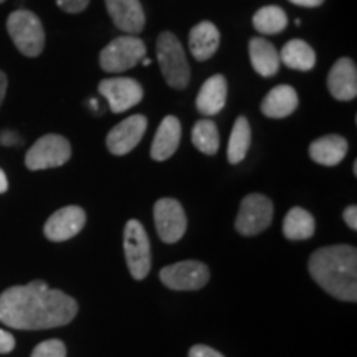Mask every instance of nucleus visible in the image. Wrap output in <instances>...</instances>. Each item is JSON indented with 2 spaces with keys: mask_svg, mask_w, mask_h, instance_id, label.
Returning a JSON list of instances; mask_svg holds the SVG:
<instances>
[{
  "mask_svg": "<svg viewBox=\"0 0 357 357\" xmlns=\"http://www.w3.org/2000/svg\"><path fill=\"white\" fill-rule=\"evenodd\" d=\"M307 270L324 291L342 301L357 300V250L351 245L318 248Z\"/></svg>",
  "mask_w": 357,
  "mask_h": 357,
  "instance_id": "f03ea898",
  "label": "nucleus"
},
{
  "mask_svg": "<svg viewBox=\"0 0 357 357\" xmlns=\"http://www.w3.org/2000/svg\"><path fill=\"white\" fill-rule=\"evenodd\" d=\"M250 142H252V129H250V123L245 116H240L235 121L234 128H231L229 149H227V155H229L230 164L242 162L245 155L248 153Z\"/></svg>",
  "mask_w": 357,
  "mask_h": 357,
  "instance_id": "b1692460",
  "label": "nucleus"
},
{
  "mask_svg": "<svg viewBox=\"0 0 357 357\" xmlns=\"http://www.w3.org/2000/svg\"><path fill=\"white\" fill-rule=\"evenodd\" d=\"M78 305L60 289H52L42 280L25 287H12L0 294V323L8 328L37 331L60 328L73 321Z\"/></svg>",
  "mask_w": 357,
  "mask_h": 357,
  "instance_id": "f257e3e1",
  "label": "nucleus"
},
{
  "mask_svg": "<svg viewBox=\"0 0 357 357\" xmlns=\"http://www.w3.org/2000/svg\"><path fill=\"white\" fill-rule=\"evenodd\" d=\"M347 154V141L337 134L319 137L310 146V155L321 166H337Z\"/></svg>",
  "mask_w": 357,
  "mask_h": 357,
  "instance_id": "412c9836",
  "label": "nucleus"
},
{
  "mask_svg": "<svg viewBox=\"0 0 357 357\" xmlns=\"http://www.w3.org/2000/svg\"><path fill=\"white\" fill-rule=\"evenodd\" d=\"M7 32L22 55L38 56L45 47V30L33 12L15 10L7 19Z\"/></svg>",
  "mask_w": 357,
  "mask_h": 357,
  "instance_id": "20e7f679",
  "label": "nucleus"
},
{
  "mask_svg": "<svg viewBox=\"0 0 357 357\" xmlns=\"http://www.w3.org/2000/svg\"><path fill=\"white\" fill-rule=\"evenodd\" d=\"M124 257L134 280H144L151 271V243L139 220H129L124 227Z\"/></svg>",
  "mask_w": 357,
  "mask_h": 357,
  "instance_id": "423d86ee",
  "label": "nucleus"
},
{
  "mask_svg": "<svg viewBox=\"0 0 357 357\" xmlns=\"http://www.w3.org/2000/svg\"><path fill=\"white\" fill-rule=\"evenodd\" d=\"M289 2L300 7H319L324 0H289Z\"/></svg>",
  "mask_w": 357,
  "mask_h": 357,
  "instance_id": "473e14b6",
  "label": "nucleus"
},
{
  "mask_svg": "<svg viewBox=\"0 0 357 357\" xmlns=\"http://www.w3.org/2000/svg\"><path fill=\"white\" fill-rule=\"evenodd\" d=\"M2 2H6V0H0V3H2Z\"/></svg>",
  "mask_w": 357,
  "mask_h": 357,
  "instance_id": "4c0bfd02",
  "label": "nucleus"
},
{
  "mask_svg": "<svg viewBox=\"0 0 357 357\" xmlns=\"http://www.w3.org/2000/svg\"><path fill=\"white\" fill-rule=\"evenodd\" d=\"M182 128L176 116H166L155 132L153 146H151V158L154 160H167L172 158L181 142Z\"/></svg>",
  "mask_w": 357,
  "mask_h": 357,
  "instance_id": "dca6fc26",
  "label": "nucleus"
},
{
  "mask_svg": "<svg viewBox=\"0 0 357 357\" xmlns=\"http://www.w3.org/2000/svg\"><path fill=\"white\" fill-rule=\"evenodd\" d=\"M6 93H7V77L3 71H0V106H2Z\"/></svg>",
  "mask_w": 357,
  "mask_h": 357,
  "instance_id": "72a5a7b5",
  "label": "nucleus"
},
{
  "mask_svg": "<svg viewBox=\"0 0 357 357\" xmlns=\"http://www.w3.org/2000/svg\"><path fill=\"white\" fill-rule=\"evenodd\" d=\"M250 61L253 70L263 78H271L280 70V53L276 52L275 45L265 38H252L248 45Z\"/></svg>",
  "mask_w": 357,
  "mask_h": 357,
  "instance_id": "a211bd4d",
  "label": "nucleus"
},
{
  "mask_svg": "<svg viewBox=\"0 0 357 357\" xmlns=\"http://www.w3.org/2000/svg\"><path fill=\"white\" fill-rule=\"evenodd\" d=\"M86 223V213L78 205H68L60 208L45 223V235L52 242H65L73 238L83 230Z\"/></svg>",
  "mask_w": 357,
  "mask_h": 357,
  "instance_id": "ddd939ff",
  "label": "nucleus"
},
{
  "mask_svg": "<svg viewBox=\"0 0 357 357\" xmlns=\"http://www.w3.org/2000/svg\"><path fill=\"white\" fill-rule=\"evenodd\" d=\"M154 222L159 238L166 243H176L187 230V217L176 199H159L154 205Z\"/></svg>",
  "mask_w": 357,
  "mask_h": 357,
  "instance_id": "9d476101",
  "label": "nucleus"
},
{
  "mask_svg": "<svg viewBox=\"0 0 357 357\" xmlns=\"http://www.w3.org/2000/svg\"><path fill=\"white\" fill-rule=\"evenodd\" d=\"M220 45V32L212 22H200L189 33V48L197 61H205L215 55Z\"/></svg>",
  "mask_w": 357,
  "mask_h": 357,
  "instance_id": "6ab92c4d",
  "label": "nucleus"
},
{
  "mask_svg": "<svg viewBox=\"0 0 357 357\" xmlns=\"http://www.w3.org/2000/svg\"><path fill=\"white\" fill-rule=\"evenodd\" d=\"M146 56V45L134 35L114 38L100 53V65L106 73H123Z\"/></svg>",
  "mask_w": 357,
  "mask_h": 357,
  "instance_id": "39448f33",
  "label": "nucleus"
},
{
  "mask_svg": "<svg viewBox=\"0 0 357 357\" xmlns=\"http://www.w3.org/2000/svg\"><path fill=\"white\" fill-rule=\"evenodd\" d=\"M283 234L289 240H306L314 235V218L301 207H293L284 217Z\"/></svg>",
  "mask_w": 357,
  "mask_h": 357,
  "instance_id": "5701e85b",
  "label": "nucleus"
},
{
  "mask_svg": "<svg viewBox=\"0 0 357 357\" xmlns=\"http://www.w3.org/2000/svg\"><path fill=\"white\" fill-rule=\"evenodd\" d=\"M354 176H357V162H354Z\"/></svg>",
  "mask_w": 357,
  "mask_h": 357,
  "instance_id": "e433bc0d",
  "label": "nucleus"
},
{
  "mask_svg": "<svg viewBox=\"0 0 357 357\" xmlns=\"http://www.w3.org/2000/svg\"><path fill=\"white\" fill-rule=\"evenodd\" d=\"M158 61L169 86L184 89L189 84L190 68L182 43L171 32H162L158 38Z\"/></svg>",
  "mask_w": 357,
  "mask_h": 357,
  "instance_id": "7ed1b4c3",
  "label": "nucleus"
},
{
  "mask_svg": "<svg viewBox=\"0 0 357 357\" xmlns=\"http://www.w3.org/2000/svg\"><path fill=\"white\" fill-rule=\"evenodd\" d=\"M17 141H19V137H17L15 132L3 131L2 134H0V142H2L3 146H12V144H15Z\"/></svg>",
  "mask_w": 357,
  "mask_h": 357,
  "instance_id": "2f4dec72",
  "label": "nucleus"
},
{
  "mask_svg": "<svg viewBox=\"0 0 357 357\" xmlns=\"http://www.w3.org/2000/svg\"><path fill=\"white\" fill-rule=\"evenodd\" d=\"M288 25V17L278 6H268L253 15V26L263 35H275L283 32Z\"/></svg>",
  "mask_w": 357,
  "mask_h": 357,
  "instance_id": "393cba45",
  "label": "nucleus"
},
{
  "mask_svg": "<svg viewBox=\"0 0 357 357\" xmlns=\"http://www.w3.org/2000/svg\"><path fill=\"white\" fill-rule=\"evenodd\" d=\"M71 158V146L60 134H47L30 147L25 158V166L30 171L60 167Z\"/></svg>",
  "mask_w": 357,
  "mask_h": 357,
  "instance_id": "0eeeda50",
  "label": "nucleus"
},
{
  "mask_svg": "<svg viewBox=\"0 0 357 357\" xmlns=\"http://www.w3.org/2000/svg\"><path fill=\"white\" fill-rule=\"evenodd\" d=\"M189 357H223L220 352L205 344H197L189 351Z\"/></svg>",
  "mask_w": 357,
  "mask_h": 357,
  "instance_id": "c85d7f7f",
  "label": "nucleus"
},
{
  "mask_svg": "<svg viewBox=\"0 0 357 357\" xmlns=\"http://www.w3.org/2000/svg\"><path fill=\"white\" fill-rule=\"evenodd\" d=\"M147 129V118L142 114H134L124 119L108 132L106 146L114 155H124L139 144Z\"/></svg>",
  "mask_w": 357,
  "mask_h": 357,
  "instance_id": "f8f14e48",
  "label": "nucleus"
},
{
  "mask_svg": "<svg viewBox=\"0 0 357 357\" xmlns=\"http://www.w3.org/2000/svg\"><path fill=\"white\" fill-rule=\"evenodd\" d=\"M192 142L200 153L213 155L220 147V136H218L217 124L212 119H200L192 129Z\"/></svg>",
  "mask_w": 357,
  "mask_h": 357,
  "instance_id": "a878e982",
  "label": "nucleus"
},
{
  "mask_svg": "<svg viewBox=\"0 0 357 357\" xmlns=\"http://www.w3.org/2000/svg\"><path fill=\"white\" fill-rule=\"evenodd\" d=\"M298 108V93L293 86L288 84H280L271 89L261 101V113L266 118L281 119L293 114Z\"/></svg>",
  "mask_w": 357,
  "mask_h": 357,
  "instance_id": "aec40b11",
  "label": "nucleus"
},
{
  "mask_svg": "<svg viewBox=\"0 0 357 357\" xmlns=\"http://www.w3.org/2000/svg\"><path fill=\"white\" fill-rule=\"evenodd\" d=\"M98 91L108 100L113 113H124L132 106L139 105L142 100L141 84L132 78H108L98 84Z\"/></svg>",
  "mask_w": 357,
  "mask_h": 357,
  "instance_id": "9b49d317",
  "label": "nucleus"
},
{
  "mask_svg": "<svg viewBox=\"0 0 357 357\" xmlns=\"http://www.w3.org/2000/svg\"><path fill=\"white\" fill-rule=\"evenodd\" d=\"M328 88L339 101H351L357 95V68L351 58H341L328 75Z\"/></svg>",
  "mask_w": 357,
  "mask_h": 357,
  "instance_id": "2eb2a0df",
  "label": "nucleus"
},
{
  "mask_svg": "<svg viewBox=\"0 0 357 357\" xmlns=\"http://www.w3.org/2000/svg\"><path fill=\"white\" fill-rule=\"evenodd\" d=\"M8 189V182H7V176L6 172L0 169V194H3V192H7Z\"/></svg>",
  "mask_w": 357,
  "mask_h": 357,
  "instance_id": "f704fd0d",
  "label": "nucleus"
},
{
  "mask_svg": "<svg viewBox=\"0 0 357 357\" xmlns=\"http://www.w3.org/2000/svg\"><path fill=\"white\" fill-rule=\"evenodd\" d=\"M273 220V204L266 195L250 194L240 204L235 229L245 236L261 234Z\"/></svg>",
  "mask_w": 357,
  "mask_h": 357,
  "instance_id": "6e6552de",
  "label": "nucleus"
},
{
  "mask_svg": "<svg viewBox=\"0 0 357 357\" xmlns=\"http://www.w3.org/2000/svg\"><path fill=\"white\" fill-rule=\"evenodd\" d=\"M151 63V61L149 60H147V58H142V65H144V66H147V65H149Z\"/></svg>",
  "mask_w": 357,
  "mask_h": 357,
  "instance_id": "c9c22d12",
  "label": "nucleus"
},
{
  "mask_svg": "<svg viewBox=\"0 0 357 357\" xmlns=\"http://www.w3.org/2000/svg\"><path fill=\"white\" fill-rule=\"evenodd\" d=\"M342 217H344V222L347 223V227H349L351 230H357V207L356 205H349V207L344 211V213H342Z\"/></svg>",
  "mask_w": 357,
  "mask_h": 357,
  "instance_id": "7c9ffc66",
  "label": "nucleus"
},
{
  "mask_svg": "<svg viewBox=\"0 0 357 357\" xmlns=\"http://www.w3.org/2000/svg\"><path fill=\"white\" fill-rule=\"evenodd\" d=\"M160 281L176 291H194L208 283V268L202 261L187 260L169 265L160 270Z\"/></svg>",
  "mask_w": 357,
  "mask_h": 357,
  "instance_id": "1a4fd4ad",
  "label": "nucleus"
},
{
  "mask_svg": "<svg viewBox=\"0 0 357 357\" xmlns=\"http://www.w3.org/2000/svg\"><path fill=\"white\" fill-rule=\"evenodd\" d=\"M89 0H56V6L66 13H79L88 7Z\"/></svg>",
  "mask_w": 357,
  "mask_h": 357,
  "instance_id": "cd10ccee",
  "label": "nucleus"
},
{
  "mask_svg": "<svg viewBox=\"0 0 357 357\" xmlns=\"http://www.w3.org/2000/svg\"><path fill=\"white\" fill-rule=\"evenodd\" d=\"M227 79L222 75H213L202 84L197 95V109L204 116H215L220 113L227 101Z\"/></svg>",
  "mask_w": 357,
  "mask_h": 357,
  "instance_id": "f3484780",
  "label": "nucleus"
},
{
  "mask_svg": "<svg viewBox=\"0 0 357 357\" xmlns=\"http://www.w3.org/2000/svg\"><path fill=\"white\" fill-rule=\"evenodd\" d=\"M280 53V61L287 65L288 68L310 71L314 68L316 63V53L312 48L303 40H291L283 47Z\"/></svg>",
  "mask_w": 357,
  "mask_h": 357,
  "instance_id": "4be33fe9",
  "label": "nucleus"
},
{
  "mask_svg": "<svg viewBox=\"0 0 357 357\" xmlns=\"http://www.w3.org/2000/svg\"><path fill=\"white\" fill-rule=\"evenodd\" d=\"M30 357H66V347L60 339H48L40 342Z\"/></svg>",
  "mask_w": 357,
  "mask_h": 357,
  "instance_id": "bb28decb",
  "label": "nucleus"
},
{
  "mask_svg": "<svg viewBox=\"0 0 357 357\" xmlns=\"http://www.w3.org/2000/svg\"><path fill=\"white\" fill-rule=\"evenodd\" d=\"M15 347V337L8 331L0 329V354H7Z\"/></svg>",
  "mask_w": 357,
  "mask_h": 357,
  "instance_id": "c756f323",
  "label": "nucleus"
},
{
  "mask_svg": "<svg viewBox=\"0 0 357 357\" xmlns=\"http://www.w3.org/2000/svg\"><path fill=\"white\" fill-rule=\"evenodd\" d=\"M106 8L119 30L129 35L141 33L146 25V15L139 0H105Z\"/></svg>",
  "mask_w": 357,
  "mask_h": 357,
  "instance_id": "4468645a",
  "label": "nucleus"
}]
</instances>
